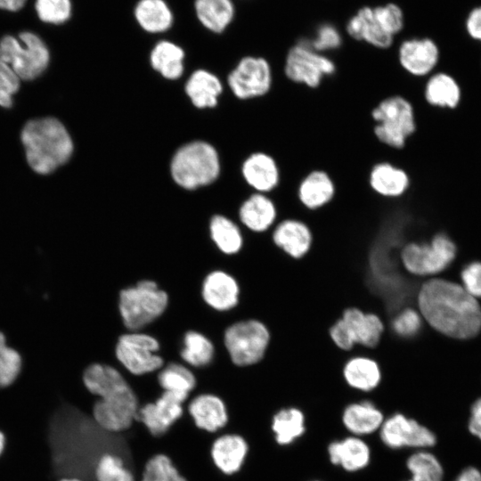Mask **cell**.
<instances>
[{
  "label": "cell",
  "instance_id": "1",
  "mask_svg": "<svg viewBox=\"0 0 481 481\" xmlns=\"http://www.w3.org/2000/svg\"><path fill=\"white\" fill-rule=\"evenodd\" d=\"M416 306L435 332L452 338H470L481 330V307L464 288L442 277L425 279Z\"/></svg>",
  "mask_w": 481,
  "mask_h": 481
},
{
  "label": "cell",
  "instance_id": "2",
  "mask_svg": "<svg viewBox=\"0 0 481 481\" xmlns=\"http://www.w3.org/2000/svg\"><path fill=\"white\" fill-rule=\"evenodd\" d=\"M20 138L29 165L40 175L53 172L66 163L73 152V143L67 129L53 117L28 121Z\"/></svg>",
  "mask_w": 481,
  "mask_h": 481
},
{
  "label": "cell",
  "instance_id": "3",
  "mask_svg": "<svg viewBox=\"0 0 481 481\" xmlns=\"http://www.w3.org/2000/svg\"><path fill=\"white\" fill-rule=\"evenodd\" d=\"M170 296L153 279H142L121 289L118 311L128 331H139L160 318L167 310Z\"/></svg>",
  "mask_w": 481,
  "mask_h": 481
},
{
  "label": "cell",
  "instance_id": "4",
  "mask_svg": "<svg viewBox=\"0 0 481 481\" xmlns=\"http://www.w3.org/2000/svg\"><path fill=\"white\" fill-rule=\"evenodd\" d=\"M370 115L376 140L394 151L403 150L418 129L415 106L402 94L381 99L371 109Z\"/></svg>",
  "mask_w": 481,
  "mask_h": 481
},
{
  "label": "cell",
  "instance_id": "5",
  "mask_svg": "<svg viewBox=\"0 0 481 481\" xmlns=\"http://www.w3.org/2000/svg\"><path fill=\"white\" fill-rule=\"evenodd\" d=\"M455 256L454 241L442 231L436 232L428 240L407 242L400 251L404 269L421 279L436 277L451 265Z\"/></svg>",
  "mask_w": 481,
  "mask_h": 481
},
{
  "label": "cell",
  "instance_id": "6",
  "mask_svg": "<svg viewBox=\"0 0 481 481\" xmlns=\"http://www.w3.org/2000/svg\"><path fill=\"white\" fill-rule=\"evenodd\" d=\"M271 339L267 326L255 318L231 322L223 332V344L231 363L249 367L260 363Z\"/></svg>",
  "mask_w": 481,
  "mask_h": 481
},
{
  "label": "cell",
  "instance_id": "7",
  "mask_svg": "<svg viewBox=\"0 0 481 481\" xmlns=\"http://www.w3.org/2000/svg\"><path fill=\"white\" fill-rule=\"evenodd\" d=\"M0 60L8 64L20 79L33 80L48 67L50 52L44 40L32 31H22L18 37L0 38Z\"/></svg>",
  "mask_w": 481,
  "mask_h": 481
},
{
  "label": "cell",
  "instance_id": "8",
  "mask_svg": "<svg viewBox=\"0 0 481 481\" xmlns=\"http://www.w3.org/2000/svg\"><path fill=\"white\" fill-rule=\"evenodd\" d=\"M337 70L334 59L314 51L302 38L288 49L281 67V73L289 82L308 89L319 88Z\"/></svg>",
  "mask_w": 481,
  "mask_h": 481
},
{
  "label": "cell",
  "instance_id": "9",
  "mask_svg": "<svg viewBox=\"0 0 481 481\" xmlns=\"http://www.w3.org/2000/svg\"><path fill=\"white\" fill-rule=\"evenodd\" d=\"M174 180L186 189L212 183L219 174L216 150L205 142H194L180 148L171 163Z\"/></svg>",
  "mask_w": 481,
  "mask_h": 481
},
{
  "label": "cell",
  "instance_id": "10",
  "mask_svg": "<svg viewBox=\"0 0 481 481\" xmlns=\"http://www.w3.org/2000/svg\"><path fill=\"white\" fill-rule=\"evenodd\" d=\"M159 339L146 332L128 331L117 338L114 355L123 368L133 377L151 375L164 365L163 356L159 355Z\"/></svg>",
  "mask_w": 481,
  "mask_h": 481
},
{
  "label": "cell",
  "instance_id": "11",
  "mask_svg": "<svg viewBox=\"0 0 481 481\" xmlns=\"http://www.w3.org/2000/svg\"><path fill=\"white\" fill-rule=\"evenodd\" d=\"M384 330L385 324L379 316L356 307H349L332 324L329 334L339 349L350 351L355 346L375 347Z\"/></svg>",
  "mask_w": 481,
  "mask_h": 481
},
{
  "label": "cell",
  "instance_id": "12",
  "mask_svg": "<svg viewBox=\"0 0 481 481\" xmlns=\"http://www.w3.org/2000/svg\"><path fill=\"white\" fill-rule=\"evenodd\" d=\"M140 402L132 385L123 390L94 398L92 417L96 425L110 433L127 430L136 420Z\"/></svg>",
  "mask_w": 481,
  "mask_h": 481
},
{
  "label": "cell",
  "instance_id": "13",
  "mask_svg": "<svg viewBox=\"0 0 481 481\" xmlns=\"http://www.w3.org/2000/svg\"><path fill=\"white\" fill-rule=\"evenodd\" d=\"M231 90L240 100L264 97L271 93L274 74L270 62L264 57H243L229 74Z\"/></svg>",
  "mask_w": 481,
  "mask_h": 481
},
{
  "label": "cell",
  "instance_id": "14",
  "mask_svg": "<svg viewBox=\"0 0 481 481\" xmlns=\"http://www.w3.org/2000/svg\"><path fill=\"white\" fill-rule=\"evenodd\" d=\"M379 433L383 444L392 450L403 448L421 450L432 447L436 443V436L433 431L399 412L385 418Z\"/></svg>",
  "mask_w": 481,
  "mask_h": 481
},
{
  "label": "cell",
  "instance_id": "15",
  "mask_svg": "<svg viewBox=\"0 0 481 481\" xmlns=\"http://www.w3.org/2000/svg\"><path fill=\"white\" fill-rule=\"evenodd\" d=\"M186 401L170 392L162 391L152 402L139 407L136 420L143 424L148 432L159 437L168 432L174 424L185 412Z\"/></svg>",
  "mask_w": 481,
  "mask_h": 481
},
{
  "label": "cell",
  "instance_id": "16",
  "mask_svg": "<svg viewBox=\"0 0 481 481\" xmlns=\"http://www.w3.org/2000/svg\"><path fill=\"white\" fill-rule=\"evenodd\" d=\"M440 61L437 45L430 38H409L397 50V63L410 77L424 80L436 70Z\"/></svg>",
  "mask_w": 481,
  "mask_h": 481
},
{
  "label": "cell",
  "instance_id": "17",
  "mask_svg": "<svg viewBox=\"0 0 481 481\" xmlns=\"http://www.w3.org/2000/svg\"><path fill=\"white\" fill-rule=\"evenodd\" d=\"M200 295L212 310L229 312L240 303V285L232 273L221 269L212 270L202 280Z\"/></svg>",
  "mask_w": 481,
  "mask_h": 481
},
{
  "label": "cell",
  "instance_id": "18",
  "mask_svg": "<svg viewBox=\"0 0 481 481\" xmlns=\"http://www.w3.org/2000/svg\"><path fill=\"white\" fill-rule=\"evenodd\" d=\"M367 181L371 191L385 200L402 199L412 186L408 171L389 160L374 163L369 170Z\"/></svg>",
  "mask_w": 481,
  "mask_h": 481
},
{
  "label": "cell",
  "instance_id": "19",
  "mask_svg": "<svg viewBox=\"0 0 481 481\" xmlns=\"http://www.w3.org/2000/svg\"><path fill=\"white\" fill-rule=\"evenodd\" d=\"M421 95L428 107L453 111L462 103L463 89L453 75L436 70L423 80Z\"/></svg>",
  "mask_w": 481,
  "mask_h": 481
},
{
  "label": "cell",
  "instance_id": "20",
  "mask_svg": "<svg viewBox=\"0 0 481 481\" xmlns=\"http://www.w3.org/2000/svg\"><path fill=\"white\" fill-rule=\"evenodd\" d=\"M242 176L255 192L271 194L280 186L281 170L276 158L271 153L258 151L249 154L242 163Z\"/></svg>",
  "mask_w": 481,
  "mask_h": 481
},
{
  "label": "cell",
  "instance_id": "21",
  "mask_svg": "<svg viewBox=\"0 0 481 481\" xmlns=\"http://www.w3.org/2000/svg\"><path fill=\"white\" fill-rule=\"evenodd\" d=\"M185 410L195 427L208 433H216L228 423L229 414L224 401L212 393H200L190 397Z\"/></svg>",
  "mask_w": 481,
  "mask_h": 481
},
{
  "label": "cell",
  "instance_id": "22",
  "mask_svg": "<svg viewBox=\"0 0 481 481\" xmlns=\"http://www.w3.org/2000/svg\"><path fill=\"white\" fill-rule=\"evenodd\" d=\"M337 195V184L331 175L322 168L308 171L298 182L296 189L298 201L308 211L327 207Z\"/></svg>",
  "mask_w": 481,
  "mask_h": 481
},
{
  "label": "cell",
  "instance_id": "23",
  "mask_svg": "<svg viewBox=\"0 0 481 481\" xmlns=\"http://www.w3.org/2000/svg\"><path fill=\"white\" fill-rule=\"evenodd\" d=\"M377 8L363 7L353 16L347 25L346 32L357 40L380 50L390 48L394 37L381 19Z\"/></svg>",
  "mask_w": 481,
  "mask_h": 481
},
{
  "label": "cell",
  "instance_id": "24",
  "mask_svg": "<svg viewBox=\"0 0 481 481\" xmlns=\"http://www.w3.org/2000/svg\"><path fill=\"white\" fill-rule=\"evenodd\" d=\"M270 232L273 244L294 259L305 257L313 243L310 227L298 218L281 219L270 230Z\"/></svg>",
  "mask_w": 481,
  "mask_h": 481
},
{
  "label": "cell",
  "instance_id": "25",
  "mask_svg": "<svg viewBox=\"0 0 481 481\" xmlns=\"http://www.w3.org/2000/svg\"><path fill=\"white\" fill-rule=\"evenodd\" d=\"M249 452V443L241 435L224 433L213 441L210 447V457L219 471L224 475L232 476L241 469Z\"/></svg>",
  "mask_w": 481,
  "mask_h": 481
},
{
  "label": "cell",
  "instance_id": "26",
  "mask_svg": "<svg viewBox=\"0 0 481 481\" xmlns=\"http://www.w3.org/2000/svg\"><path fill=\"white\" fill-rule=\"evenodd\" d=\"M239 218L249 232L264 233L278 222V207L270 194L254 192L240 205Z\"/></svg>",
  "mask_w": 481,
  "mask_h": 481
},
{
  "label": "cell",
  "instance_id": "27",
  "mask_svg": "<svg viewBox=\"0 0 481 481\" xmlns=\"http://www.w3.org/2000/svg\"><path fill=\"white\" fill-rule=\"evenodd\" d=\"M385 418L383 410L368 398L350 402L341 410L345 428L352 436L360 437L379 431Z\"/></svg>",
  "mask_w": 481,
  "mask_h": 481
},
{
  "label": "cell",
  "instance_id": "28",
  "mask_svg": "<svg viewBox=\"0 0 481 481\" xmlns=\"http://www.w3.org/2000/svg\"><path fill=\"white\" fill-rule=\"evenodd\" d=\"M327 452L331 464L350 473L365 469L371 458L369 444L363 437L352 435L330 443Z\"/></svg>",
  "mask_w": 481,
  "mask_h": 481
},
{
  "label": "cell",
  "instance_id": "29",
  "mask_svg": "<svg viewBox=\"0 0 481 481\" xmlns=\"http://www.w3.org/2000/svg\"><path fill=\"white\" fill-rule=\"evenodd\" d=\"M269 428L276 444L289 445L306 432L305 412L295 405L281 407L271 416Z\"/></svg>",
  "mask_w": 481,
  "mask_h": 481
},
{
  "label": "cell",
  "instance_id": "30",
  "mask_svg": "<svg viewBox=\"0 0 481 481\" xmlns=\"http://www.w3.org/2000/svg\"><path fill=\"white\" fill-rule=\"evenodd\" d=\"M342 376L350 388L365 394L374 391L382 379L379 363L363 355L349 358L343 366Z\"/></svg>",
  "mask_w": 481,
  "mask_h": 481
},
{
  "label": "cell",
  "instance_id": "31",
  "mask_svg": "<svg viewBox=\"0 0 481 481\" xmlns=\"http://www.w3.org/2000/svg\"><path fill=\"white\" fill-rule=\"evenodd\" d=\"M155 377L157 384L162 391L175 394L186 403L198 384V379L193 371L177 362H169L164 365L157 371Z\"/></svg>",
  "mask_w": 481,
  "mask_h": 481
},
{
  "label": "cell",
  "instance_id": "32",
  "mask_svg": "<svg viewBox=\"0 0 481 481\" xmlns=\"http://www.w3.org/2000/svg\"><path fill=\"white\" fill-rule=\"evenodd\" d=\"M179 355L189 366L206 369L215 359L216 346L204 333L189 330L183 335Z\"/></svg>",
  "mask_w": 481,
  "mask_h": 481
},
{
  "label": "cell",
  "instance_id": "33",
  "mask_svg": "<svg viewBox=\"0 0 481 481\" xmlns=\"http://www.w3.org/2000/svg\"><path fill=\"white\" fill-rule=\"evenodd\" d=\"M134 14L138 25L150 33L167 31L173 25V12L165 0H139Z\"/></svg>",
  "mask_w": 481,
  "mask_h": 481
},
{
  "label": "cell",
  "instance_id": "34",
  "mask_svg": "<svg viewBox=\"0 0 481 481\" xmlns=\"http://www.w3.org/2000/svg\"><path fill=\"white\" fill-rule=\"evenodd\" d=\"M194 9L201 25L216 33L230 25L235 12L232 0H195Z\"/></svg>",
  "mask_w": 481,
  "mask_h": 481
},
{
  "label": "cell",
  "instance_id": "35",
  "mask_svg": "<svg viewBox=\"0 0 481 481\" xmlns=\"http://www.w3.org/2000/svg\"><path fill=\"white\" fill-rule=\"evenodd\" d=\"M209 233L217 249L226 256H235L244 245V237L240 227L231 219L216 215L209 223Z\"/></svg>",
  "mask_w": 481,
  "mask_h": 481
},
{
  "label": "cell",
  "instance_id": "36",
  "mask_svg": "<svg viewBox=\"0 0 481 481\" xmlns=\"http://www.w3.org/2000/svg\"><path fill=\"white\" fill-rule=\"evenodd\" d=\"M185 90L192 103L198 108L213 107L217 102L222 86L215 75L199 69L188 79Z\"/></svg>",
  "mask_w": 481,
  "mask_h": 481
},
{
  "label": "cell",
  "instance_id": "37",
  "mask_svg": "<svg viewBox=\"0 0 481 481\" xmlns=\"http://www.w3.org/2000/svg\"><path fill=\"white\" fill-rule=\"evenodd\" d=\"M183 50L170 41H159L151 53V63L164 77L176 79L183 74Z\"/></svg>",
  "mask_w": 481,
  "mask_h": 481
},
{
  "label": "cell",
  "instance_id": "38",
  "mask_svg": "<svg viewBox=\"0 0 481 481\" xmlns=\"http://www.w3.org/2000/svg\"><path fill=\"white\" fill-rule=\"evenodd\" d=\"M406 468L414 481H442L444 469L438 459L425 450L417 451L406 460Z\"/></svg>",
  "mask_w": 481,
  "mask_h": 481
},
{
  "label": "cell",
  "instance_id": "39",
  "mask_svg": "<svg viewBox=\"0 0 481 481\" xmlns=\"http://www.w3.org/2000/svg\"><path fill=\"white\" fill-rule=\"evenodd\" d=\"M94 477L95 481H137L123 457L111 452L98 458Z\"/></svg>",
  "mask_w": 481,
  "mask_h": 481
},
{
  "label": "cell",
  "instance_id": "40",
  "mask_svg": "<svg viewBox=\"0 0 481 481\" xmlns=\"http://www.w3.org/2000/svg\"><path fill=\"white\" fill-rule=\"evenodd\" d=\"M425 324L418 308L407 306L396 313L385 328L401 338L411 339L421 332Z\"/></svg>",
  "mask_w": 481,
  "mask_h": 481
},
{
  "label": "cell",
  "instance_id": "41",
  "mask_svg": "<svg viewBox=\"0 0 481 481\" xmlns=\"http://www.w3.org/2000/svg\"><path fill=\"white\" fill-rule=\"evenodd\" d=\"M140 481H187L164 453L152 455L144 464Z\"/></svg>",
  "mask_w": 481,
  "mask_h": 481
},
{
  "label": "cell",
  "instance_id": "42",
  "mask_svg": "<svg viewBox=\"0 0 481 481\" xmlns=\"http://www.w3.org/2000/svg\"><path fill=\"white\" fill-rule=\"evenodd\" d=\"M22 368L20 353L10 346L0 331V389L10 387L17 380Z\"/></svg>",
  "mask_w": 481,
  "mask_h": 481
},
{
  "label": "cell",
  "instance_id": "43",
  "mask_svg": "<svg viewBox=\"0 0 481 481\" xmlns=\"http://www.w3.org/2000/svg\"><path fill=\"white\" fill-rule=\"evenodd\" d=\"M35 9L41 21L60 25L70 19L72 3L71 0H36Z\"/></svg>",
  "mask_w": 481,
  "mask_h": 481
},
{
  "label": "cell",
  "instance_id": "44",
  "mask_svg": "<svg viewBox=\"0 0 481 481\" xmlns=\"http://www.w3.org/2000/svg\"><path fill=\"white\" fill-rule=\"evenodd\" d=\"M314 51L327 54L339 49L342 45V37L337 28L330 24L319 26L315 36L302 38Z\"/></svg>",
  "mask_w": 481,
  "mask_h": 481
},
{
  "label": "cell",
  "instance_id": "45",
  "mask_svg": "<svg viewBox=\"0 0 481 481\" xmlns=\"http://www.w3.org/2000/svg\"><path fill=\"white\" fill-rule=\"evenodd\" d=\"M20 88V78L12 69L0 60V106L11 108L12 95Z\"/></svg>",
  "mask_w": 481,
  "mask_h": 481
},
{
  "label": "cell",
  "instance_id": "46",
  "mask_svg": "<svg viewBox=\"0 0 481 481\" xmlns=\"http://www.w3.org/2000/svg\"><path fill=\"white\" fill-rule=\"evenodd\" d=\"M462 287L475 298H481V263L472 262L461 273Z\"/></svg>",
  "mask_w": 481,
  "mask_h": 481
},
{
  "label": "cell",
  "instance_id": "47",
  "mask_svg": "<svg viewBox=\"0 0 481 481\" xmlns=\"http://www.w3.org/2000/svg\"><path fill=\"white\" fill-rule=\"evenodd\" d=\"M466 28L473 39L481 42V7L471 11L467 19Z\"/></svg>",
  "mask_w": 481,
  "mask_h": 481
},
{
  "label": "cell",
  "instance_id": "48",
  "mask_svg": "<svg viewBox=\"0 0 481 481\" xmlns=\"http://www.w3.org/2000/svg\"><path fill=\"white\" fill-rule=\"evenodd\" d=\"M455 481H481V473L477 469L469 467L461 472Z\"/></svg>",
  "mask_w": 481,
  "mask_h": 481
},
{
  "label": "cell",
  "instance_id": "49",
  "mask_svg": "<svg viewBox=\"0 0 481 481\" xmlns=\"http://www.w3.org/2000/svg\"><path fill=\"white\" fill-rule=\"evenodd\" d=\"M27 0H0V9L9 12H18L26 4Z\"/></svg>",
  "mask_w": 481,
  "mask_h": 481
},
{
  "label": "cell",
  "instance_id": "50",
  "mask_svg": "<svg viewBox=\"0 0 481 481\" xmlns=\"http://www.w3.org/2000/svg\"><path fill=\"white\" fill-rule=\"evenodd\" d=\"M469 432L481 440V418L470 416L469 421Z\"/></svg>",
  "mask_w": 481,
  "mask_h": 481
},
{
  "label": "cell",
  "instance_id": "51",
  "mask_svg": "<svg viewBox=\"0 0 481 481\" xmlns=\"http://www.w3.org/2000/svg\"><path fill=\"white\" fill-rule=\"evenodd\" d=\"M471 416L481 418V397L474 402L470 409Z\"/></svg>",
  "mask_w": 481,
  "mask_h": 481
},
{
  "label": "cell",
  "instance_id": "52",
  "mask_svg": "<svg viewBox=\"0 0 481 481\" xmlns=\"http://www.w3.org/2000/svg\"><path fill=\"white\" fill-rule=\"evenodd\" d=\"M5 444H6L5 435L4 434V432L0 430V456L4 451Z\"/></svg>",
  "mask_w": 481,
  "mask_h": 481
},
{
  "label": "cell",
  "instance_id": "53",
  "mask_svg": "<svg viewBox=\"0 0 481 481\" xmlns=\"http://www.w3.org/2000/svg\"><path fill=\"white\" fill-rule=\"evenodd\" d=\"M59 481H84L78 477H62Z\"/></svg>",
  "mask_w": 481,
  "mask_h": 481
},
{
  "label": "cell",
  "instance_id": "54",
  "mask_svg": "<svg viewBox=\"0 0 481 481\" xmlns=\"http://www.w3.org/2000/svg\"><path fill=\"white\" fill-rule=\"evenodd\" d=\"M406 481H413V480H412V478H409V479H408V480H406Z\"/></svg>",
  "mask_w": 481,
  "mask_h": 481
},
{
  "label": "cell",
  "instance_id": "55",
  "mask_svg": "<svg viewBox=\"0 0 481 481\" xmlns=\"http://www.w3.org/2000/svg\"><path fill=\"white\" fill-rule=\"evenodd\" d=\"M313 481H319V480H313Z\"/></svg>",
  "mask_w": 481,
  "mask_h": 481
}]
</instances>
